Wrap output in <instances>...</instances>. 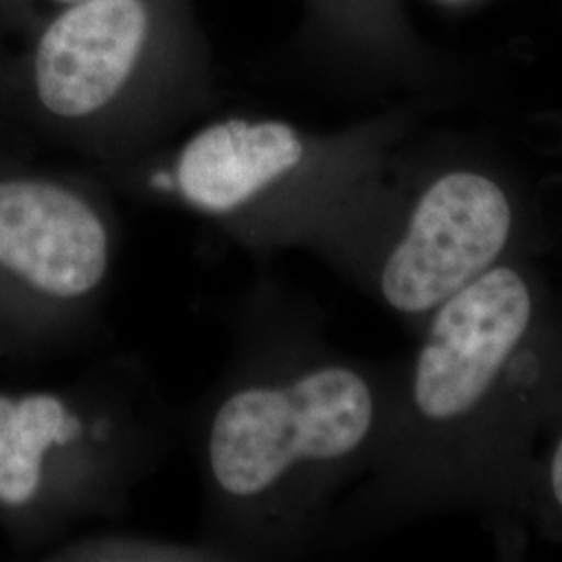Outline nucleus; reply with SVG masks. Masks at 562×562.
I'll list each match as a JSON object with an SVG mask.
<instances>
[{
	"label": "nucleus",
	"mask_w": 562,
	"mask_h": 562,
	"mask_svg": "<svg viewBox=\"0 0 562 562\" xmlns=\"http://www.w3.org/2000/svg\"><path fill=\"white\" fill-rule=\"evenodd\" d=\"M529 536L562 546V390L543 423L525 496Z\"/></svg>",
	"instance_id": "nucleus-9"
},
{
	"label": "nucleus",
	"mask_w": 562,
	"mask_h": 562,
	"mask_svg": "<svg viewBox=\"0 0 562 562\" xmlns=\"http://www.w3.org/2000/svg\"><path fill=\"white\" fill-rule=\"evenodd\" d=\"M0 265L48 296L80 299L106 273V227L92 204L63 183L4 178Z\"/></svg>",
	"instance_id": "nucleus-6"
},
{
	"label": "nucleus",
	"mask_w": 562,
	"mask_h": 562,
	"mask_svg": "<svg viewBox=\"0 0 562 562\" xmlns=\"http://www.w3.org/2000/svg\"><path fill=\"white\" fill-rule=\"evenodd\" d=\"M304 36L341 74L448 102L467 88L459 60L423 41L404 0H304Z\"/></svg>",
	"instance_id": "nucleus-7"
},
{
	"label": "nucleus",
	"mask_w": 562,
	"mask_h": 562,
	"mask_svg": "<svg viewBox=\"0 0 562 562\" xmlns=\"http://www.w3.org/2000/svg\"><path fill=\"white\" fill-rule=\"evenodd\" d=\"M392 229L375 267L383 304L419 329L494 267L554 238L546 186L490 138L440 132L398 162Z\"/></svg>",
	"instance_id": "nucleus-2"
},
{
	"label": "nucleus",
	"mask_w": 562,
	"mask_h": 562,
	"mask_svg": "<svg viewBox=\"0 0 562 562\" xmlns=\"http://www.w3.org/2000/svg\"><path fill=\"white\" fill-rule=\"evenodd\" d=\"M80 0H0V34L25 36L50 13Z\"/></svg>",
	"instance_id": "nucleus-10"
},
{
	"label": "nucleus",
	"mask_w": 562,
	"mask_h": 562,
	"mask_svg": "<svg viewBox=\"0 0 562 562\" xmlns=\"http://www.w3.org/2000/svg\"><path fill=\"white\" fill-rule=\"evenodd\" d=\"M561 390L562 290L540 257L503 262L422 325L392 419L396 503L473 515L517 559L536 446Z\"/></svg>",
	"instance_id": "nucleus-1"
},
{
	"label": "nucleus",
	"mask_w": 562,
	"mask_h": 562,
	"mask_svg": "<svg viewBox=\"0 0 562 562\" xmlns=\"http://www.w3.org/2000/svg\"><path fill=\"white\" fill-rule=\"evenodd\" d=\"M419 2H425V4L446 11V13H471V11H477L496 0H419Z\"/></svg>",
	"instance_id": "nucleus-11"
},
{
	"label": "nucleus",
	"mask_w": 562,
	"mask_h": 562,
	"mask_svg": "<svg viewBox=\"0 0 562 562\" xmlns=\"http://www.w3.org/2000/svg\"><path fill=\"white\" fill-rule=\"evenodd\" d=\"M80 429V422L55 396H0V503H27L41 487L44 452L53 443L78 438Z\"/></svg>",
	"instance_id": "nucleus-8"
},
{
	"label": "nucleus",
	"mask_w": 562,
	"mask_h": 562,
	"mask_svg": "<svg viewBox=\"0 0 562 562\" xmlns=\"http://www.w3.org/2000/svg\"><path fill=\"white\" fill-rule=\"evenodd\" d=\"M194 50L186 0H80L23 36L13 71L48 117L88 121Z\"/></svg>",
	"instance_id": "nucleus-4"
},
{
	"label": "nucleus",
	"mask_w": 562,
	"mask_h": 562,
	"mask_svg": "<svg viewBox=\"0 0 562 562\" xmlns=\"http://www.w3.org/2000/svg\"><path fill=\"white\" fill-rule=\"evenodd\" d=\"M382 425L380 385L352 364L322 362L223 402L209 461L223 492L250 498L299 473L336 475L378 442Z\"/></svg>",
	"instance_id": "nucleus-3"
},
{
	"label": "nucleus",
	"mask_w": 562,
	"mask_h": 562,
	"mask_svg": "<svg viewBox=\"0 0 562 562\" xmlns=\"http://www.w3.org/2000/svg\"><path fill=\"white\" fill-rule=\"evenodd\" d=\"M429 101L359 134L317 138L281 120L215 121L181 146L171 183L192 206L232 213L283 181L387 159V146L422 120Z\"/></svg>",
	"instance_id": "nucleus-5"
}]
</instances>
